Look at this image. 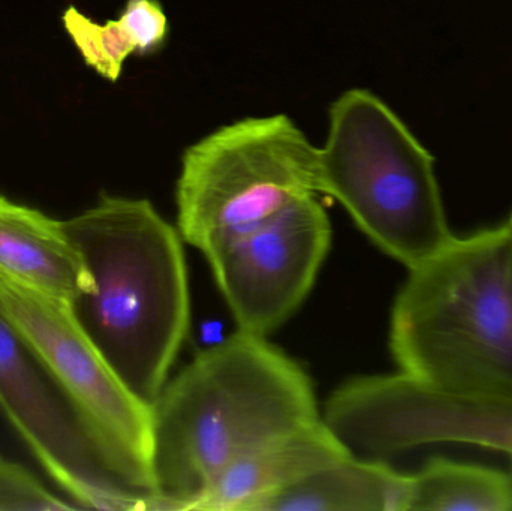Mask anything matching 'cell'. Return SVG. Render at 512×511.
<instances>
[{"mask_svg": "<svg viewBox=\"0 0 512 511\" xmlns=\"http://www.w3.org/2000/svg\"><path fill=\"white\" fill-rule=\"evenodd\" d=\"M319 194L339 201L357 227L409 269L453 239L432 153L375 93L351 89L328 111L319 147Z\"/></svg>", "mask_w": 512, "mask_h": 511, "instance_id": "cell-4", "label": "cell"}, {"mask_svg": "<svg viewBox=\"0 0 512 511\" xmlns=\"http://www.w3.org/2000/svg\"><path fill=\"white\" fill-rule=\"evenodd\" d=\"M62 20L86 65L95 69L105 80L116 83L122 75L126 59L137 53L134 41L119 18L104 24L96 23L81 14L75 6H69Z\"/></svg>", "mask_w": 512, "mask_h": 511, "instance_id": "cell-14", "label": "cell"}, {"mask_svg": "<svg viewBox=\"0 0 512 511\" xmlns=\"http://www.w3.org/2000/svg\"><path fill=\"white\" fill-rule=\"evenodd\" d=\"M0 312V413L60 491L89 510H152L102 464L56 387Z\"/></svg>", "mask_w": 512, "mask_h": 511, "instance_id": "cell-9", "label": "cell"}, {"mask_svg": "<svg viewBox=\"0 0 512 511\" xmlns=\"http://www.w3.org/2000/svg\"><path fill=\"white\" fill-rule=\"evenodd\" d=\"M508 228H510V236H511V266H512V216L510 222H508Z\"/></svg>", "mask_w": 512, "mask_h": 511, "instance_id": "cell-17", "label": "cell"}, {"mask_svg": "<svg viewBox=\"0 0 512 511\" xmlns=\"http://www.w3.org/2000/svg\"><path fill=\"white\" fill-rule=\"evenodd\" d=\"M150 407L156 510H188L231 462L321 419L306 371L242 330L198 354Z\"/></svg>", "mask_w": 512, "mask_h": 511, "instance_id": "cell-1", "label": "cell"}, {"mask_svg": "<svg viewBox=\"0 0 512 511\" xmlns=\"http://www.w3.org/2000/svg\"><path fill=\"white\" fill-rule=\"evenodd\" d=\"M319 194V147L286 114L246 117L183 153L177 230L204 257L289 204Z\"/></svg>", "mask_w": 512, "mask_h": 511, "instance_id": "cell-5", "label": "cell"}, {"mask_svg": "<svg viewBox=\"0 0 512 511\" xmlns=\"http://www.w3.org/2000/svg\"><path fill=\"white\" fill-rule=\"evenodd\" d=\"M322 420L360 458L429 444H472L512 456V392L450 390L405 372L355 378L325 404Z\"/></svg>", "mask_w": 512, "mask_h": 511, "instance_id": "cell-7", "label": "cell"}, {"mask_svg": "<svg viewBox=\"0 0 512 511\" xmlns=\"http://www.w3.org/2000/svg\"><path fill=\"white\" fill-rule=\"evenodd\" d=\"M390 348L400 372L441 389L512 392L508 225L454 236L397 294Z\"/></svg>", "mask_w": 512, "mask_h": 511, "instance_id": "cell-3", "label": "cell"}, {"mask_svg": "<svg viewBox=\"0 0 512 511\" xmlns=\"http://www.w3.org/2000/svg\"><path fill=\"white\" fill-rule=\"evenodd\" d=\"M510 477H511V485H512V471H511V473H510Z\"/></svg>", "mask_w": 512, "mask_h": 511, "instance_id": "cell-18", "label": "cell"}, {"mask_svg": "<svg viewBox=\"0 0 512 511\" xmlns=\"http://www.w3.org/2000/svg\"><path fill=\"white\" fill-rule=\"evenodd\" d=\"M119 21L141 56L155 53L167 39L168 18L159 0H128Z\"/></svg>", "mask_w": 512, "mask_h": 511, "instance_id": "cell-16", "label": "cell"}, {"mask_svg": "<svg viewBox=\"0 0 512 511\" xmlns=\"http://www.w3.org/2000/svg\"><path fill=\"white\" fill-rule=\"evenodd\" d=\"M0 272L72 305L89 288V273L65 221L5 195H0Z\"/></svg>", "mask_w": 512, "mask_h": 511, "instance_id": "cell-11", "label": "cell"}, {"mask_svg": "<svg viewBox=\"0 0 512 511\" xmlns=\"http://www.w3.org/2000/svg\"><path fill=\"white\" fill-rule=\"evenodd\" d=\"M330 245V218L309 195L206 258L239 330L267 338L300 308Z\"/></svg>", "mask_w": 512, "mask_h": 511, "instance_id": "cell-8", "label": "cell"}, {"mask_svg": "<svg viewBox=\"0 0 512 511\" xmlns=\"http://www.w3.org/2000/svg\"><path fill=\"white\" fill-rule=\"evenodd\" d=\"M352 456L321 417L231 462L188 510L254 511L265 498Z\"/></svg>", "mask_w": 512, "mask_h": 511, "instance_id": "cell-10", "label": "cell"}, {"mask_svg": "<svg viewBox=\"0 0 512 511\" xmlns=\"http://www.w3.org/2000/svg\"><path fill=\"white\" fill-rule=\"evenodd\" d=\"M80 510L54 495L32 471L0 456V511Z\"/></svg>", "mask_w": 512, "mask_h": 511, "instance_id": "cell-15", "label": "cell"}, {"mask_svg": "<svg viewBox=\"0 0 512 511\" xmlns=\"http://www.w3.org/2000/svg\"><path fill=\"white\" fill-rule=\"evenodd\" d=\"M409 476L352 456L265 498L254 511H406Z\"/></svg>", "mask_w": 512, "mask_h": 511, "instance_id": "cell-12", "label": "cell"}, {"mask_svg": "<svg viewBox=\"0 0 512 511\" xmlns=\"http://www.w3.org/2000/svg\"><path fill=\"white\" fill-rule=\"evenodd\" d=\"M408 476L406 511H512L510 473L438 456Z\"/></svg>", "mask_w": 512, "mask_h": 511, "instance_id": "cell-13", "label": "cell"}, {"mask_svg": "<svg viewBox=\"0 0 512 511\" xmlns=\"http://www.w3.org/2000/svg\"><path fill=\"white\" fill-rule=\"evenodd\" d=\"M0 312L44 369L104 467L156 510L152 407L129 390L74 305L0 272Z\"/></svg>", "mask_w": 512, "mask_h": 511, "instance_id": "cell-6", "label": "cell"}, {"mask_svg": "<svg viewBox=\"0 0 512 511\" xmlns=\"http://www.w3.org/2000/svg\"><path fill=\"white\" fill-rule=\"evenodd\" d=\"M65 225L89 273L75 314L123 383L152 405L191 323L182 236L146 198L111 194Z\"/></svg>", "mask_w": 512, "mask_h": 511, "instance_id": "cell-2", "label": "cell"}]
</instances>
